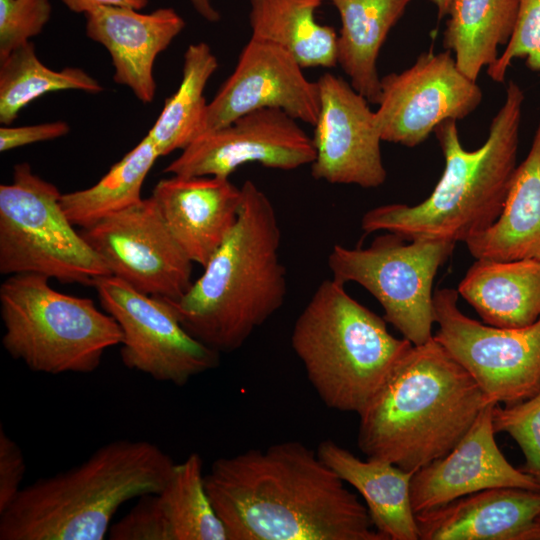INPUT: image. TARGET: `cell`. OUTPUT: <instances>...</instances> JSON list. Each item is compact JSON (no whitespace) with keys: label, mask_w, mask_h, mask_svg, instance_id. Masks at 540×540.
I'll return each mask as SVG.
<instances>
[{"label":"cell","mask_w":540,"mask_h":540,"mask_svg":"<svg viewBox=\"0 0 540 540\" xmlns=\"http://www.w3.org/2000/svg\"><path fill=\"white\" fill-rule=\"evenodd\" d=\"M466 369L432 337L413 345L360 413L367 459L415 472L446 455L488 405Z\"/></svg>","instance_id":"3"},{"label":"cell","mask_w":540,"mask_h":540,"mask_svg":"<svg viewBox=\"0 0 540 540\" xmlns=\"http://www.w3.org/2000/svg\"><path fill=\"white\" fill-rule=\"evenodd\" d=\"M326 0H249L251 37L286 49L302 68L337 65L336 31L315 12Z\"/></svg>","instance_id":"26"},{"label":"cell","mask_w":540,"mask_h":540,"mask_svg":"<svg viewBox=\"0 0 540 540\" xmlns=\"http://www.w3.org/2000/svg\"><path fill=\"white\" fill-rule=\"evenodd\" d=\"M92 287L102 309L120 326L126 368L181 387L219 365L220 353L191 336L163 298L114 275L97 278Z\"/></svg>","instance_id":"11"},{"label":"cell","mask_w":540,"mask_h":540,"mask_svg":"<svg viewBox=\"0 0 540 540\" xmlns=\"http://www.w3.org/2000/svg\"><path fill=\"white\" fill-rule=\"evenodd\" d=\"M61 195L30 164L14 166L12 182L0 185L1 274H38L85 286L111 275L66 216Z\"/></svg>","instance_id":"8"},{"label":"cell","mask_w":540,"mask_h":540,"mask_svg":"<svg viewBox=\"0 0 540 540\" xmlns=\"http://www.w3.org/2000/svg\"><path fill=\"white\" fill-rule=\"evenodd\" d=\"M496 433H507L520 447L523 470L540 484V390L523 401L493 407Z\"/></svg>","instance_id":"31"},{"label":"cell","mask_w":540,"mask_h":540,"mask_svg":"<svg viewBox=\"0 0 540 540\" xmlns=\"http://www.w3.org/2000/svg\"><path fill=\"white\" fill-rule=\"evenodd\" d=\"M63 4L75 13L87 14L101 6L129 7L137 10L145 8L148 0H61Z\"/></svg>","instance_id":"36"},{"label":"cell","mask_w":540,"mask_h":540,"mask_svg":"<svg viewBox=\"0 0 540 540\" xmlns=\"http://www.w3.org/2000/svg\"><path fill=\"white\" fill-rule=\"evenodd\" d=\"M241 189L237 222L201 276L180 298H163L191 336L220 354L241 348L288 289L275 208L253 181Z\"/></svg>","instance_id":"2"},{"label":"cell","mask_w":540,"mask_h":540,"mask_svg":"<svg viewBox=\"0 0 540 540\" xmlns=\"http://www.w3.org/2000/svg\"><path fill=\"white\" fill-rule=\"evenodd\" d=\"M195 11L209 22L220 20V13L213 6L212 0H189Z\"/></svg>","instance_id":"37"},{"label":"cell","mask_w":540,"mask_h":540,"mask_svg":"<svg viewBox=\"0 0 540 540\" xmlns=\"http://www.w3.org/2000/svg\"><path fill=\"white\" fill-rule=\"evenodd\" d=\"M26 472L22 449L0 428V513L5 511L20 493Z\"/></svg>","instance_id":"34"},{"label":"cell","mask_w":540,"mask_h":540,"mask_svg":"<svg viewBox=\"0 0 540 540\" xmlns=\"http://www.w3.org/2000/svg\"><path fill=\"white\" fill-rule=\"evenodd\" d=\"M326 1H330L340 15L337 64L350 78L352 87L369 103L378 105L381 95L378 55L411 0Z\"/></svg>","instance_id":"25"},{"label":"cell","mask_w":540,"mask_h":540,"mask_svg":"<svg viewBox=\"0 0 540 540\" xmlns=\"http://www.w3.org/2000/svg\"><path fill=\"white\" fill-rule=\"evenodd\" d=\"M204 480L228 540H386L365 504L299 441L218 458Z\"/></svg>","instance_id":"1"},{"label":"cell","mask_w":540,"mask_h":540,"mask_svg":"<svg viewBox=\"0 0 540 540\" xmlns=\"http://www.w3.org/2000/svg\"><path fill=\"white\" fill-rule=\"evenodd\" d=\"M320 110L312 137L311 174L330 184L377 188L387 177L367 99L343 78L326 72L317 80Z\"/></svg>","instance_id":"15"},{"label":"cell","mask_w":540,"mask_h":540,"mask_svg":"<svg viewBox=\"0 0 540 540\" xmlns=\"http://www.w3.org/2000/svg\"><path fill=\"white\" fill-rule=\"evenodd\" d=\"M457 291L485 324L531 325L540 319V259H476Z\"/></svg>","instance_id":"24"},{"label":"cell","mask_w":540,"mask_h":540,"mask_svg":"<svg viewBox=\"0 0 540 540\" xmlns=\"http://www.w3.org/2000/svg\"><path fill=\"white\" fill-rule=\"evenodd\" d=\"M151 196L186 255L202 267L235 226L243 198L229 178L179 175L161 179Z\"/></svg>","instance_id":"19"},{"label":"cell","mask_w":540,"mask_h":540,"mask_svg":"<svg viewBox=\"0 0 540 540\" xmlns=\"http://www.w3.org/2000/svg\"><path fill=\"white\" fill-rule=\"evenodd\" d=\"M481 100L480 87L449 50L428 51L408 69L381 78L375 121L382 141L415 147L443 121L467 117Z\"/></svg>","instance_id":"13"},{"label":"cell","mask_w":540,"mask_h":540,"mask_svg":"<svg viewBox=\"0 0 540 540\" xmlns=\"http://www.w3.org/2000/svg\"><path fill=\"white\" fill-rule=\"evenodd\" d=\"M203 460L176 463L165 486L138 498L109 530L110 540H228L206 491Z\"/></svg>","instance_id":"18"},{"label":"cell","mask_w":540,"mask_h":540,"mask_svg":"<svg viewBox=\"0 0 540 540\" xmlns=\"http://www.w3.org/2000/svg\"><path fill=\"white\" fill-rule=\"evenodd\" d=\"M291 346L321 401L360 414L413 344L334 278L323 280L297 317Z\"/></svg>","instance_id":"6"},{"label":"cell","mask_w":540,"mask_h":540,"mask_svg":"<svg viewBox=\"0 0 540 540\" xmlns=\"http://www.w3.org/2000/svg\"><path fill=\"white\" fill-rule=\"evenodd\" d=\"M455 245L445 240H406L386 232L365 248L334 245L328 267L337 281L366 289L382 306L387 323L419 345L433 337V281Z\"/></svg>","instance_id":"9"},{"label":"cell","mask_w":540,"mask_h":540,"mask_svg":"<svg viewBox=\"0 0 540 540\" xmlns=\"http://www.w3.org/2000/svg\"><path fill=\"white\" fill-rule=\"evenodd\" d=\"M160 157L146 135L92 187L62 194V208L74 226L87 228L138 202L144 180Z\"/></svg>","instance_id":"29"},{"label":"cell","mask_w":540,"mask_h":540,"mask_svg":"<svg viewBox=\"0 0 540 540\" xmlns=\"http://www.w3.org/2000/svg\"><path fill=\"white\" fill-rule=\"evenodd\" d=\"M452 288L434 293L433 335L472 376L489 403L511 405L540 390V319L517 328L496 327L465 315Z\"/></svg>","instance_id":"10"},{"label":"cell","mask_w":540,"mask_h":540,"mask_svg":"<svg viewBox=\"0 0 540 540\" xmlns=\"http://www.w3.org/2000/svg\"><path fill=\"white\" fill-rule=\"evenodd\" d=\"M524 58L526 66L540 72V0H520L513 33L505 50L490 66L489 77L502 83L515 58Z\"/></svg>","instance_id":"32"},{"label":"cell","mask_w":540,"mask_h":540,"mask_svg":"<svg viewBox=\"0 0 540 540\" xmlns=\"http://www.w3.org/2000/svg\"><path fill=\"white\" fill-rule=\"evenodd\" d=\"M520 0H453L443 32V46L458 68L476 81L482 68L499 57L513 33Z\"/></svg>","instance_id":"27"},{"label":"cell","mask_w":540,"mask_h":540,"mask_svg":"<svg viewBox=\"0 0 540 540\" xmlns=\"http://www.w3.org/2000/svg\"><path fill=\"white\" fill-rule=\"evenodd\" d=\"M176 463L157 444L115 439L24 486L0 513V540H103L126 502L161 490Z\"/></svg>","instance_id":"5"},{"label":"cell","mask_w":540,"mask_h":540,"mask_svg":"<svg viewBox=\"0 0 540 540\" xmlns=\"http://www.w3.org/2000/svg\"><path fill=\"white\" fill-rule=\"evenodd\" d=\"M217 67V58L207 43L188 46L180 85L166 99L159 117L147 134L160 157L177 149H185L200 136L208 106L204 91Z\"/></svg>","instance_id":"28"},{"label":"cell","mask_w":540,"mask_h":540,"mask_svg":"<svg viewBox=\"0 0 540 540\" xmlns=\"http://www.w3.org/2000/svg\"><path fill=\"white\" fill-rule=\"evenodd\" d=\"M494 405L489 403L480 411L446 455L414 472L410 493L415 514L485 489L540 490V484L531 475L514 467L500 451L493 427Z\"/></svg>","instance_id":"17"},{"label":"cell","mask_w":540,"mask_h":540,"mask_svg":"<svg viewBox=\"0 0 540 540\" xmlns=\"http://www.w3.org/2000/svg\"><path fill=\"white\" fill-rule=\"evenodd\" d=\"M437 8L438 19H443L448 15L453 0H431Z\"/></svg>","instance_id":"39"},{"label":"cell","mask_w":540,"mask_h":540,"mask_svg":"<svg viewBox=\"0 0 540 540\" xmlns=\"http://www.w3.org/2000/svg\"><path fill=\"white\" fill-rule=\"evenodd\" d=\"M2 345L33 372L89 374L120 345L116 320L94 301L61 293L38 274L10 275L0 286Z\"/></svg>","instance_id":"7"},{"label":"cell","mask_w":540,"mask_h":540,"mask_svg":"<svg viewBox=\"0 0 540 540\" xmlns=\"http://www.w3.org/2000/svg\"><path fill=\"white\" fill-rule=\"evenodd\" d=\"M111 275L136 290L176 300L192 284L193 262L152 196L80 231Z\"/></svg>","instance_id":"12"},{"label":"cell","mask_w":540,"mask_h":540,"mask_svg":"<svg viewBox=\"0 0 540 540\" xmlns=\"http://www.w3.org/2000/svg\"><path fill=\"white\" fill-rule=\"evenodd\" d=\"M518 540H540V514L532 524L519 536Z\"/></svg>","instance_id":"38"},{"label":"cell","mask_w":540,"mask_h":540,"mask_svg":"<svg viewBox=\"0 0 540 540\" xmlns=\"http://www.w3.org/2000/svg\"><path fill=\"white\" fill-rule=\"evenodd\" d=\"M314 158L312 138L297 120L280 109L265 108L199 136L164 172L229 178L237 168L248 163L294 170L311 165Z\"/></svg>","instance_id":"14"},{"label":"cell","mask_w":540,"mask_h":540,"mask_svg":"<svg viewBox=\"0 0 540 540\" xmlns=\"http://www.w3.org/2000/svg\"><path fill=\"white\" fill-rule=\"evenodd\" d=\"M475 259H540V122L497 220L465 242Z\"/></svg>","instance_id":"23"},{"label":"cell","mask_w":540,"mask_h":540,"mask_svg":"<svg viewBox=\"0 0 540 540\" xmlns=\"http://www.w3.org/2000/svg\"><path fill=\"white\" fill-rule=\"evenodd\" d=\"M51 13L49 0H0V59L40 34Z\"/></svg>","instance_id":"33"},{"label":"cell","mask_w":540,"mask_h":540,"mask_svg":"<svg viewBox=\"0 0 540 540\" xmlns=\"http://www.w3.org/2000/svg\"><path fill=\"white\" fill-rule=\"evenodd\" d=\"M140 10L101 6L85 14L86 34L110 53L114 81L127 86L143 103L156 92L154 62L184 29V19L170 7Z\"/></svg>","instance_id":"20"},{"label":"cell","mask_w":540,"mask_h":540,"mask_svg":"<svg viewBox=\"0 0 540 540\" xmlns=\"http://www.w3.org/2000/svg\"><path fill=\"white\" fill-rule=\"evenodd\" d=\"M62 90L100 93L103 88L80 68L50 69L38 58L33 43H26L0 59V123L9 126L33 100Z\"/></svg>","instance_id":"30"},{"label":"cell","mask_w":540,"mask_h":540,"mask_svg":"<svg viewBox=\"0 0 540 540\" xmlns=\"http://www.w3.org/2000/svg\"><path fill=\"white\" fill-rule=\"evenodd\" d=\"M265 108L280 109L314 126L320 110L319 85L305 77L286 49L251 37L234 71L208 103L200 136Z\"/></svg>","instance_id":"16"},{"label":"cell","mask_w":540,"mask_h":540,"mask_svg":"<svg viewBox=\"0 0 540 540\" xmlns=\"http://www.w3.org/2000/svg\"><path fill=\"white\" fill-rule=\"evenodd\" d=\"M524 94L510 81L503 105L492 119L489 135L476 150L460 142L456 120L434 130L445 167L432 193L416 205L386 204L361 219L365 233L392 232L406 240L466 242L499 217L517 167Z\"/></svg>","instance_id":"4"},{"label":"cell","mask_w":540,"mask_h":540,"mask_svg":"<svg viewBox=\"0 0 540 540\" xmlns=\"http://www.w3.org/2000/svg\"><path fill=\"white\" fill-rule=\"evenodd\" d=\"M540 514V490L485 489L416 514L419 540H518Z\"/></svg>","instance_id":"21"},{"label":"cell","mask_w":540,"mask_h":540,"mask_svg":"<svg viewBox=\"0 0 540 540\" xmlns=\"http://www.w3.org/2000/svg\"><path fill=\"white\" fill-rule=\"evenodd\" d=\"M67 122L55 121L36 125L0 128V151L6 152L25 145L53 140L69 133Z\"/></svg>","instance_id":"35"},{"label":"cell","mask_w":540,"mask_h":540,"mask_svg":"<svg viewBox=\"0 0 540 540\" xmlns=\"http://www.w3.org/2000/svg\"><path fill=\"white\" fill-rule=\"evenodd\" d=\"M316 451L361 495L374 528L386 540H419L410 493L414 472L384 461L362 460L333 440H323Z\"/></svg>","instance_id":"22"}]
</instances>
